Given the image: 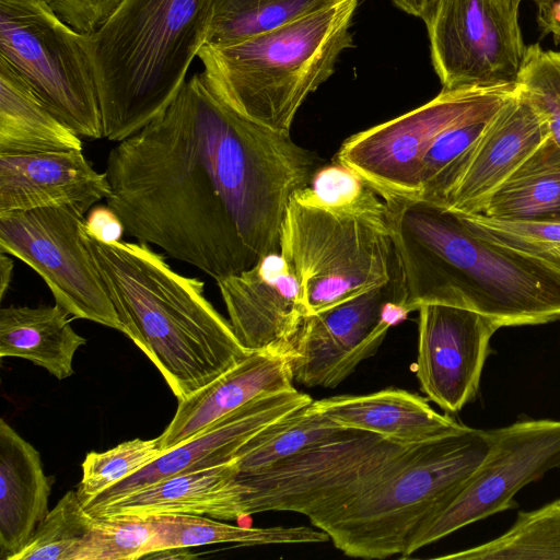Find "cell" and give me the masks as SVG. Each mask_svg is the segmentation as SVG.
<instances>
[{
	"mask_svg": "<svg viewBox=\"0 0 560 560\" xmlns=\"http://www.w3.org/2000/svg\"><path fill=\"white\" fill-rule=\"evenodd\" d=\"M319 166L290 132L232 108L200 72L110 150L106 201L130 236L218 280L280 252L288 205Z\"/></svg>",
	"mask_w": 560,
	"mask_h": 560,
	"instance_id": "1",
	"label": "cell"
},
{
	"mask_svg": "<svg viewBox=\"0 0 560 560\" xmlns=\"http://www.w3.org/2000/svg\"><path fill=\"white\" fill-rule=\"evenodd\" d=\"M407 313L475 311L499 328L560 320V270L474 231L446 206L387 198Z\"/></svg>",
	"mask_w": 560,
	"mask_h": 560,
	"instance_id": "2",
	"label": "cell"
},
{
	"mask_svg": "<svg viewBox=\"0 0 560 560\" xmlns=\"http://www.w3.org/2000/svg\"><path fill=\"white\" fill-rule=\"evenodd\" d=\"M86 236L121 332L153 362L178 400L252 352L207 300L202 280L178 273L147 243L103 244Z\"/></svg>",
	"mask_w": 560,
	"mask_h": 560,
	"instance_id": "3",
	"label": "cell"
},
{
	"mask_svg": "<svg viewBox=\"0 0 560 560\" xmlns=\"http://www.w3.org/2000/svg\"><path fill=\"white\" fill-rule=\"evenodd\" d=\"M213 0H124L83 35L103 137L120 142L161 115L206 43Z\"/></svg>",
	"mask_w": 560,
	"mask_h": 560,
	"instance_id": "4",
	"label": "cell"
},
{
	"mask_svg": "<svg viewBox=\"0 0 560 560\" xmlns=\"http://www.w3.org/2000/svg\"><path fill=\"white\" fill-rule=\"evenodd\" d=\"M359 0H332L278 28L228 46L203 45L198 58L211 89L243 116L290 132L305 98L354 46Z\"/></svg>",
	"mask_w": 560,
	"mask_h": 560,
	"instance_id": "5",
	"label": "cell"
},
{
	"mask_svg": "<svg viewBox=\"0 0 560 560\" xmlns=\"http://www.w3.org/2000/svg\"><path fill=\"white\" fill-rule=\"evenodd\" d=\"M489 450L486 430L411 445L380 481L313 525L348 557L402 556L415 534L443 511Z\"/></svg>",
	"mask_w": 560,
	"mask_h": 560,
	"instance_id": "6",
	"label": "cell"
},
{
	"mask_svg": "<svg viewBox=\"0 0 560 560\" xmlns=\"http://www.w3.org/2000/svg\"><path fill=\"white\" fill-rule=\"evenodd\" d=\"M280 253L296 275L307 316L399 273L387 205L375 211H329L291 198Z\"/></svg>",
	"mask_w": 560,
	"mask_h": 560,
	"instance_id": "7",
	"label": "cell"
},
{
	"mask_svg": "<svg viewBox=\"0 0 560 560\" xmlns=\"http://www.w3.org/2000/svg\"><path fill=\"white\" fill-rule=\"evenodd\" d=\"M410 446L352 429L262 469L238 472L236 518L289 511L307 516L314 524L380 481Z\"/></svg>",
	"mask_w": 560,
	"mask_h": 560,
	"instance_id": "8",
	"label": "cell"
},
{
	"mask_svg": "<svg viewBox=\"0 0 560 560\" xmlns=\"http://www.w3.org/2000/svg\"><path fill=\"white\" fill-rule=\"evenodd\" d=\"M0 60L79 137H103L97 88L83 35L46 0H0Z\"/></svg>",
	"mask_w": 560,
	"mask_h": 560,
	"instance_id": "9",
	"label": "cell"
},
{
	"mask_svg": "<svg viewBox=\"0 0 560 560\" xmlns=\"http://www.w3.org/2000/svg\"><path fill=\"white\" fill-rule=\"evenodd\" d=\"M83 214L74 207L0 212V254L36 271L69 315L121 331L88 243Z\"/></svg>",
	"mask_w": 560,
	"mask_h": 560,
	"instance_id": "10",
	"label": "cell"
},
{
	"mask_svg": "<svg viewBox=\"0 0 560 560\" xmlns=\"http://www.w3.org/2000/svg\"><path fill=\"white\" fill-rule=\"evenodd\" d=\"M517 86L442 89L428 103L346 139L336 161L355 171L383 199L418 198L421 162L439 136Z\"/></svg>",
	"mask_w": 560,
	"mask_h": 560,
	"instance_id": "11",
	"label": "cell"
},
{
	"mask_svg": "<svg viewBox=\"0 0 560 560\" xmlns=\"http://www.w3.org/2000/svg\"><path fill=\"white\" fill-rule=\"evenodd\" d=\"M516 0H438L423 21L442 89L517 85L527 46Z\"/></svg>",
	"mask_w": 560,
	"mask_h": 560,
	"instance_id": "12",
	"label": "cell"
},
{
	"mask_svg": "<svg viewBox=\"0 0 560 560\" xmlns=\"http://www.w3.org/2000/svg\"><path fill=\"white\" fill-rule=\"evenodd\" d=\"M486 431V457L455 499L415 534L401 558L459 528L516 508L514 495L523 487L560 467V420H520Z\"/></svg>",
	"mask_w": 560,
	"mask_h": 560,
	"instance_id": "13",
	"label": "cell"
},
{
	"mask_svg": "<svg viewBox=\"0 0 560 560\" xmlns=\"http://www.w3.org/2000/svg\"><path fill=\"white\" fill-rule=\"evenodd\" d=\"M401 273L304 318L288 347L294 382L335 388L373 355L388 329L408 313Z\"/></svg>",
	"mask_w": 560,
	"mask_h": 560,
	"instance_id": "14",
	"label": "cell"
},
{
	"mask_svg": "<svg viewBox=\"0 0 560 560\" xmlns=\"http://www.w3.org/2000/svg\"><path fill=\"white\" fill-rule=\"evenodd\" d=\"M418 311L420 389L444 411L458 412L478 394L490 340L499 327L463 307L425 304Z\"/></svg>",
	"mask_w": 560,
	"mask_h": 560,
	"instance_id": "15",
	"label": "cell"
},
{
	"mask_svg": "<svg viewBox=\"0 0 560 560\" xmlns=\"http://www.w3.org/2000/svg\"><path fill=\"white\" fill-rule=\"evenodd\" d=\"M215 282L246 350H288L307 311L296 275L280 252Z\"/></svg>",
	"mask_w": 560,
	"mask_h": 560,
	"instance_id": "16",
	"label": "cell"
},
{
	"mask_svg": "<svg viewBox=\"0 0 560 560\" xmlns=\"http://www.w3.org/2000/svg\"><path fill=\"white\" fill-rule=\"evenodd\" d=\"M311 400L308 395L296 388L257 397L196 436L164 452L150 465L108 488L84 508L116 500L178 474L230 463L254 435Z\"/></svg>",
	"mask_w": 560,
	"mask_h": 560,
	"instance_id": "17",
	"label": "cell"
},
{
	"mask_svg": "<svg viewBox=\"0 0 560 560\" xmlns=\"http://www.w3.org/2000/svg\"><path fill=\"white\" fill-rule=\"evenodd\" d=\"M549 135L547 121L517 86L491 119L442 205L458 213H481L493 191Z\"/></svg>",
	"mask_w": 560,
	"mask_h": 560,
	"instance_id": "18",
	"label": "cell"
},
{
	"mask_svg": "<svg viewBox=\"0 0 560 560\" xmlns=\"http://www.w3.org/2000/svg\"><path fill=\"white\" fill-rule=\"evenodd\" d=\"M110 194L82 151L0 154V212L74 207L85 213Z\"/></svg>",
	"mask_w": 560,
	"mask_h": 560,
	"instance_id": "19",
	"label": "cell"
},
{
	"mask_svg": "<svg viewBox=\"0 0 560 560\" xmlns=\"http://www.w3.org/2000/svg\"><path fill=\"white\" fill-rule=\"evenodd\" d=\"M288 350L252 351L186 399L158 436L164 453L257 397L295 388Z\"/></svg>",
	"mask_w": 560,
	"mask_h": 560,
	"instance_id": "20",
	"label": "cell"
},
{
	"mask_svg": "<svg viewBox=\"0 0 560 560\" xmlns=\"http://www.w3.org/2000/svg\"><path fill=\"white\" fill-rule=\"evenodd\" d=\"M315 404L342 428L375 433L404 445L434 441L469 428L448 415L436 412L424 398L397 388L332 396Z\"/></svg>",
	"mask_w": 560,
	"mask_h": 560,
	"instance_id": "21",
	"label": "cell"
},
{
	"mask_svg": "<svg viewBox=\"0 0 560 560\" xmlns=\"http://www.w3.org/2000/svg\"><path fill=\"white\" fill-rule=\"evenodd\" d=\"M55 478L38 451L0 420V558L12 560L48 514Z\"/></svg>",
	"mask_w": 560,
	"mask_h": 560,
	"instance_id": "22",
	"label": "cell"
},
{
	"mask_svg": "<svg viewBox=\"0 0 560 560\" xmlns=\"http://www.w3.org/2000/svg\"><path fill=\"white\" fill-rule=\"evenodd\" d=\"M235 460L162 479L116 500L85 508L92 516L190 514L236 520Z\"/></svg>",
	"mask_w": 560,
	"mask_h": 560,
	"instance_id": "23",
	"label": "cell"
},
{
	"mask_svg": "<svg viewBox=\"0 0 560 560\" xmlns=\"http://www.w3.org/2000/svg\"><path fill=\"white\" fill-rule=\"evenodd\" d=\"M68 313L54 306L0 310V357H16L44 368L57 380L73 375V358L86 339L74 331Z\"/></svg>",
	"mask_w": 560,
	"mask_h": 560,
	"instance_id": "24",
	"label": "cell"
},
{
	"mask_svg": "<svg viewBox=\"0 0 560 560\" xmlns=\"http://www.w3.org/2000/svg\"><path fill=\"white\" fill-rule=\"evenodd\" d=\"M82 151V140L0 60V154Z\"/></svg>",
	"mask_w": 560,
	"mask_h": 560,
	"instance_id": "25",
	"label": "cell"
},
{
	"mask_svg": "<svg viewBox=\"0 0 560 560\" xmlns=\"http://www.w3.org/2000/svg\"><path fill=\"white\" fill-rule=\"evenodd\" d=\"M481 214L560 222V147L550 135L493 191Z\"/></svg>",
	"mask_w": 560,
	"mask_h": 560,
	"instance_id": "26",
	"label": "cell"
},
{
	"mask_svg": "<svg viewBox=\"0 0 560 560\" xmlns=\"http://www.w3.org/2000/svg\"><path fill=\"white\" fill-rule=\"evenodd\" d=\"M151 516L158 532L153 551L172 547L190 548L224 542L260 546L316 544L330 540L328 534L317 527H242L203 515L158 514Z\"/></svg>",
	"mask_w": 560,
	"mask_h": 560,
	"instance_id": "27",
	"label": "cell"
},
{
	"mask_svg": "<svg viewBox=\"0 0 560 560\" xmlns=\"http://www.w3.org/2000/svg\"><path fill=\"white\" fill-rule=\"evenodd\" d=\"M350 430L327 417L313 399L254 435L234 460L240 474L256 471L337 440Z\"/></svg>",
	"mask_w": 560,
	"mask_h": 560,
	"instance_id": "28",
	"label": "cell"
},
{
	"mask_svg": "<svg viewBox=\"0 0 560 560\" xmlns=\"http://www.w3.org/2000/svg\"><path fill=\"white\" fill-rule=\"evenodd\" d=\"M436 559L560 560V498L520 511L513 525L492 540Z\"/></svg>",
	"mask_w": 560,
	"mask_h": 560,
	"instance_id": "29",
	"label": "cell"
},
{
	"mask_svg": "<svg viewBox=\"0 0 560 560\" xmlns=\"http://www.w3.org/2000/svg\"><path fill=\"white\" fill-rule=\"evenodd\" d=\"M332 0H213L205 45L222 47L278 28Z\"/></svg>",
	"mask_w": 560,
	"mask_h": 560,
	"instance_id": "30",
	"label": "cell"
},
{
	"mask_svg": "<svg viewBox=\"0 0 560 560\" xmlns=\"http://www.w3.org/2000/svg\"><path fill=\"white\" fill-rule=\"evenodd\" d=\"M93 516L77 490L68 491L48 512L28 544L12 560H77Z\"/></svg>",
	"mask_w": 560,
	"mask_h": 560,
	"instance_id": "31",
	"label": "cell"
},
{
	"mask_svg": "<svg viewBox=\"0 0 560 560\" xmlns=\"http://www.w3.org/2000/svg\"><path fill=\"white\" fill-rule=\"evenodd\" d=\"M158 532L151 515L93 516L77 560H137L154 550Z\"/></svg>",
	"mask_w": 560,
	"mask_h": 560,
	"instance_id": "32",
	"label": "cell"
},
{
	"mask_svg": "<svg viewBox=\"0 0 560 560\" xmlns=\"http://www.w3.org/2000/svg\"><path fill=\"white\" fill-rule=\"evenodd\" d=\"M292 199L329 211H375L386 207L373 187L338 161L317 167L307 185L295 191Z\"/></svg>",
	"mask_w": 560,
	"mask_h": 560,
	"instance_id": "33",
	"label": "cell"
},
{
	"mask_svg": "<svg viewBox=\"0 0 560 560\" xmlns=\"http://www.w3.org/2000/svg\"><path fill=\"white\" fill-rule=\"evenodd\" d=\"M162 454L158 438H137L105 452L88 453L82 463V479L77 486L81 503L85 506L105 490L133 476Z\"/></svg>",
	"mask_w": 560,
	"mask_h": 560,
	"instance_id": "34",
	"label": "cell"
},
{
	"mask_svg": "<svg viewBox=\"0 0 560 560\" xmlns=\"http://www.w3.org/2000/svg\"><path fill=\"white\" fill-rule=\"evenodd\" d=\"M477 233L560 270V222L514 221L459 213Z\"/></svg>",
	"mask_w": 560,
	"mask_h": 560,
	"instance_id": "35",
	"label": "cell"
},
{
	"mask_svg": "<svg viewBox=\"0 0 560 560\" xmlns=\"http://www.w3.org/2000/svg\"><path fill=\"white\" fill-rule=\"evenodd\" d=\"M518 86L548 124L560 147V51L527 46Z\"/></svg>",
	"mask_w": 560,
	"mask_h": 560,
	"instance_id": "36",
	"label": "cell"
},
{
	"mask_svg": "<svg viewBox=\"0 0 560 560\" xmlns=\"http://www.w3.org/2000/svg\"><path fill=\"white\" fill-rule=\"evenodd\" d=\"M52 11L82 35L97 31L124 0H46Z\"/></svg>",
	"mask_w": 560,
	"mask_h": 560,
	"instance_id": "37",
	"label": "cell"
},
{
	"mask_svg": "<svg viewBox=\"0 0 560 560\" xmlns=\"http://www.w3.org/2000/svg\"><path fill=\"white\" fill-rule=\"evenodd\" d=\"M84 230L90 237L103 244L121 242L126 232L121 219L108 205L95 206L89 211Z\"/></svg>",
	"mask_w": 560,
	"mask_h": 560,
	"instance_id": "38",
	"label": "cell"
},
{
	"mask_svg": "<svg viewBox=\"0 0 560 560\" xmlns=\"http://www.w3.org/2000/svg\"><path fill=\"white\" fill-rule=\"evenodd\" d=\"M537 23L544 35L551 34L560 43V0H551L538 8Z\"/></svg>",
	"mask_w": 560,
	"mask_h": 560,
	"instance_id": "39",
	"label": "cell"
},
{
	"mask_svg": "<svg viewBox=\"0 0 560 560\" xmlns=\"http://www.w3.org/2000/svg\"><path fill=\"white\" fill-rule=\"evenodd\" d=\"M405 13L425 21L438 0H392Z\"/></svg>",
	"mask_w": 560,
	"mask_h": 560,
	"instance_id": "40",
	"label": "cell"
},
{
	"mask_svg": "<svg viewBox=\"0 0 560 560\" xmlns=\"http://www.w3.org/2000/svg\"><path fill=\"white\" fill-rule=\"evenodd\" d=\"M198 555L190 551L189 547L164 548L145 555L142 559L156 560H188L195 559Z\"/></svg>",
	"mask_w": 560,
	"mask_h": 560,
	"instance_id": "41",
	"label": "cell"
},
{
	"mask_svg": "<svg viewBox=\"0 0 560 560\" xmlns=\"http://www.w3.org/2000/svg\"><path fill=\"white\" fill-rule=\"evenodd\" d=\"M13 275V260L5 256L0 255V299L2 300L10 287Z\"/></svg>",
	"mask_w": 560,
	"mask_h": 560,
	"instance_id": "42",
	"label": "cell"
},
{
	"mask_svg": "<svg viewBox=\"0 0 560 560\" xmlns=\"http://www.w3.org/2000/svg\"><path fill=\"white\" fill-rule=\"evenodd\" d=\"M518 1L521 2L522 0H518ZM530 1L535 2L537 8H540L545 4H547L548 2H550L551 0H530Z\"/></svg>",
	"mask_w": 560,
	"mask_h": 560,
	"instance_id": "43",
	"label": "cell"
},
{
	"mask_svg": "<svg viewBox=\"0 0 560 560\" xmlns=\"http://www.w3.org/2000/svg\"><path fill=\"white\" fill-rule=\"evenodd\" d=\"M516 1H518V0H516ZM518 2H520V1H518ZM520 3H521V2H520Z\"/></svg>",
	"mask_w": 560,
	"mask_h": 560,
	"instance_id": "44",
	"label": "cell"
}]
</instances>
